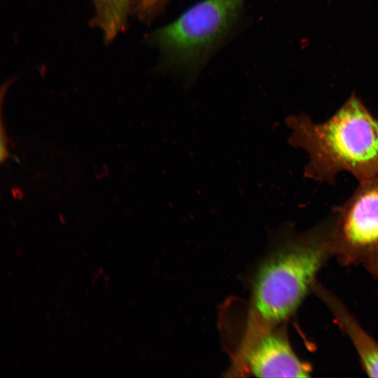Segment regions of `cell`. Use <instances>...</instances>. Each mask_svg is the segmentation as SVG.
I'll use <instances>...</instances> for the list:
<instances>
[{"instance_id":"cell-8","label":"cell","mask_w":378,"mask_h":378,"mask_svg":"<svg viewBox=\"0 0 378 378\" xmlns=\"http://www.w3.org/2000/svg\"><path fill=\"white\" fill-rule=\"evenodd\" d=\"M167 0H139L135 6V13L139 20L149 21L156 15Z\"/></svg>"},{"instance_id":"cell-5","label":"cell","mask_w":378,"mask_h":378,"mask_svg":"<svg viewBox=\"0 0 378 378\" xmlns=\"http://www.w3.org/2000/svg\"><path fill=\"white\" fill-rule=\"evenodd\" d=\"M249 371L259 377H307L309 366L293 352L286 335L266 330L254 339L245 350Z\"/></svg>"},{"instance_id":"cell-4","label":"cell","mask_w":378,"mask_h":378,"mask_svg":"<svg viewBox=\"0 0 378 378\" xmlns=\"http://www.w3.org/2000/svg\"><path fill=\"white\" fill-rule=\"evenodd\" d=\"M330 234L349 255L378 269V176L359 181L334 211Z\"/></svg>"},{"instance_id":"cell-1","label":"cell","mask_w":378,"mask_h":378,"mask_svg":"<svg viewBox=\"0 0 378 378\" xmlns=\"http://www.w3.org/2000/svg\"><path fill=\"white\" fill-rule=\"evenodd\" d=\"M288 122L292 144L308 154V178L331 183L344 171L358 181L378 176V119L355 94L324 122L307 115Z\"/></svg>"},{"instance_id":"cell-6","label":"cell","mask_w":378,"mask_h":378,"mask_svg":"<svg viewBox=\"0 0 378 378\" xmlns=\"http://www.w3.org/2000/svg\"><path fill=\"white\" fill-rule=\"evenodd\" d=\"M320 294L337 323L351 340L365 372L370 377H378V344L334 298L324 291L320 292Z\"/></svg>"},{"instance_id":"cell-7","label":"cell","mask_w":378,"mask_h":378,"mask_svg":"<svg viewBox=\"0 0 378 378\" xmlns=\"http://www.w3.org/2000/svg\"><path fill=\"white\" fill-rule=\"evenodd\" d=\"M91 1L94 10L91 25L100 29L104 42L110 43L126 29L132 3L131 0Z\"/></svg>"},{"instance_id":"cell-2","label":"cell","mask_w":378,"mask_h":378,"mask_svg":"<svg viewBox=\"0 0 378 378\" xmlns=\"http://www.w3.org/2000/svg\"><path fill=\"white\" fill-rule=\"evenodd\" d=\"M330 227L270 255L259 267L253 286V307L265 325L290 316L307 295L325 260Z\"/></svg>"},{"instance_id":"cell-3","label":"cell","mask_w":378,"mask_h":378,"mask_svg":"<svg viewBox=\"0 0 378 378\" xmlns=\"http://www.w3.org/2000/svg\"><path fill=\"white\" fill-rule=\"evenodd\" d=\"M244 0H202L154 32L153 41L178 63L205 55L230 30Z\"/></svg>"}]
</instances>
